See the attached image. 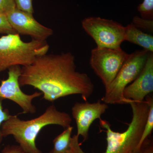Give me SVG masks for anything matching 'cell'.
Instances as JSON below:
<instances>
[{"mask_svg": "<svg viewBox=\"0 0 153 153\" xmlns=\"http://www.w3.org/2000/svg\"><path fill=\"white\" fill-rule=\"evenodd\" d=\"M19 83L38 89L43 99L52 102L75 94L86 101L94 89L89 76L76 71L75 57L70 52L38 56L32 64L22 66Z\"/></svg>", "mask_w": 153, "mask_h": 153, "instance_id": "obj_1", "label": "cell"}, {"mask_svg": "<svg viewBox=\"0 0 153 153\" xmlns=\"http://www.w3.org/2000/svg\"><path fill=\"white\" fill-rule=\"evenodd\" d=\"M72 119L69 114L58 111L54 104L48 107L38 117L24 120L17 115H12L3 123L1 130L3 137L12 135L26 153H43L36 146V140L41 131L52 125L64 128L71 126Z\"/></svg>", "mask_w": 153, "mask_h": 153, "instance_id": "obj_2", "label": "cell"}, {"mask_svg": "<svg viewBox=\"0 0 153 153\" xmlns=\"http://www.w3.org/2000/svg\"><path fill=\"white\" fill-rule=\"evenodd\" d=\"M129 104L131 108L132 118L123 132L113 131L108 121L99 119L100 127L105 129L106 134V149L103 153H137L149 106L146 100L141 102L131 101ZM79 137L76 134L71 137L70 149L67 153H85L80 147Z\"/></svg>", "mask_w": 153, "mask_h": 153, "instance_id": "obj_3", "label": "cell"}, {"mask_svg": "<svg viewBox=\"0 0 153 153\" xmlns=\"http://www.w3.org/2000/svg\"><path fill=\"white\" fill-rule=\"evenodd\" d=\"M49 49L46 41H22L19 34L0 38V74L12 66H29L38 56L47 54Z\"/></svg>", "mask_w": 153, "mask_h": 153, "instance_id": "obj_4", "label": "cell"}, {"mask_svg": "<svg viewBox=\"0 0 153 153\" xmlns=\"http://www.w3.org/2000/svg\"><path fill=\"white\" fill-rule=\"evenodd\" d=\"M143 49L131 54L124 63L116 76L107 88L101 101L107 104H126L123 96L125 88L139 75L144 66L149 53Z\"/></svg>", "mask_w": 153, "mask_h": 153, "instance_id": "obj_5", "label": "cell"}, {"mask_svg": "<svg viewBox=\"0 0 153 153\" xmlns=\"http://www.w3.org/2000/svg\"><path fill=\"white\" fill-rule=\"evenodd\" d=\"M82 29L95 41L97 47L120 49L124 41L126 27L120 23L100 17H86Z\"/></svg>", "mask_w": 153, "mask_h": 153, "instance_id": "obj_6", "label": "cell"}, {"mask_svg": "<svg viewBox=\"0 0 153 153\" xmlns=\"http://www.w3.org/2000/svg\"><path fill=\"white\" fill-rule=\"evenodd\" d=\"M130 54L120 49L97 47L91 52L89 64L106 88L114 79Z\"/></svg>", "mask_w": 153, "mask_h": 153, "instance_id": "obj_7", "label": "cell"}, {"mask_svg": "<svg viewBox=\"0 0 153 153\" xmlns=\"http://www.w3.org/2000/svg\"><path fill=\"white\" fill-rule=\"evenodd\" d=\"M21 68L20 66L9 68L7 78L2 80L0 85V97L16 103L22 109V113L33 114L36 112V107L33 103V100L40 97L42 93L36 91L28 94L22 91L19 83Z\"/></svg>", "mask_w": 153, "mask_h": 153, "instance_id": "obj_8", "label": "cell"}, {"mask_svg": "<svg viewBox=\"0 0 153 153\" xmlns=\"http://www.w3.org/2000/svg\"><path fill=\"white\" fill-rule=\"evenodd\" d=\"M11 27L19 35L30 36L33 40L46 41L53 34V30L37 22L33 14L17 8L6 14Z\"/></svg>", "mask_w": 153, "mask_h": 153, "instance_id": "obj_9", "label": "cell"}, {"mask_svg": "<svg viewBox=\"0 0 153 153\" xmlns=\"http://www.w3.org/2000/svg\"><path fill=\"white\" fill-rule=\"evenodd\" d=\"M108 104L100 100L90 103L88 102H76L71 108L72 117L76 122L77 135L81 136L83 142L87 140L91 124L97 119H101L102 115L108 109Z\"/></svg>", "mask_w": 153, "mask_h": 153, "instance_id": "obj_10", "label": "cell"}, {"mask_svg": "<svg viewBox=\"0 0 153 153\" xmlns=\"http://www.w3.org/2000/svg\"><path fill=\"white\" fill-rule=\"evenodd\" d=\"M153 92V52H149L142 70L137 77L125 88L123 94L129 103L131 101L141 102Z\"/></svg>", "mask_w": 153, "mask_h": 153, "instance_id": "obj_11", "label": "cell"}, {"mask_svg": "<svg viewBox=\"0 0 153 153\" xmlns=\"http://www.w3.org/2000/svg\"><path fill=\"white\" fill-rule=\"evenodd\" d=\"M124 41L138 45L144 49L153 52V36L138 29L131 23L126 26Z\"/></svg>", "mask_w": 153, "mask_h": 153, "instance_id": "obj_12", "label": "cell"}, {"mask_svg": "<svg viewBox=\"0 0 153 153\" xmlns=\"http://www.w3.org/2000/svg\"><path fill=\"white\" fill-rule=\"evenodd\" d=\"M73 127L71 126L65 128L60 134L55 137L53 141L54 153H67L70 149L71 135Z\"/></svg>", "mask_w": 153, "mask_h": 153, "instance_id": "obj_13", "label": "cell"}, {"mask_svg": "<svg viewBox=\"0 0 153 153\" xmlns=\"http://www.w3.org/2000/svg\"><path fill=\"white\" fill-rule=\"evenodd\" d=\"M145 100H147L149 104V113L146 120L144 128L143 130L141 137L137 148V153L139 152L141 149L143 145L149 139L153 129V98L152 96L148 95Z\"/></svg>", "mask_w": 153, "mask_h": 153, "instance_id": "obj_14", "label": "cell"}, {"mask_svg": "<svg viewBox=\"0 0 153 153\" xmlns=\"http://www.w3.org/2000/svg\"><path fill=\"white\" fill-rule=\"evenodd\" d=\"M132 23L137 28L145 33L149 34L153 33V20L143 19L141 17L135 16Z\"/></svg>", "mask_w": 153, "mask_h": 153, "instance_id": "obj_15", "label": "cell"}, {"mask_svg": "<svg viewBox=\"0 0 153 153\" xmlns=\"http://www.w3.org/2000/svg\"><path fill=\"white\" fill-rule=\"evenodd\" d=\"M137 10L141 18L153 20V0H143L138 6Z\"/></svg>", "mask_w": 153, "mask_h": 153, "instance_id": "obj_16", "label": "cell"}, {"mask_svg": "<svg viewBox=\"0 0 153 153\" xmlns=\"http://www.w3.org/2000/svg\"><path fill=\"white\" fill-rule=\"evenodd\" d=\"M0 34H17L11 27L6 15L4 14H0Z\"/></svg>", "mask_w": 153, "mask_h": 153, "instance_id": "obj_17", "label": "cell"}, {"mask_svg": "<svg viewBox=\"0 0 153 153\" xmlns=\"http://www.w3.org/2000/svg\"><path fill=\"white\" fill-rule=\"evenodd\" d=\"M15 2L17 8L33 15V0H15Z\"/></svg>", "mask_w": 153, "mask_h": 153, "instance_id": "obj_18", "label": "cell"}, {"mask_svg": "<svg viewBox=\"0 0 153 153\" xmlns=\"http://www.w3.org/2000/svg\"><path fill=\"white\" fill-rule=\"evenodd\" d=\"M4 100V99L0 97V149H1V144L2 142L3 138H4L1 132V126L3 123L7 120L11 116L9 110L7 108L4 109L3 108L2 104Z\"/></svg>", "mask_w": 153, "mask_h": 153, "instance_id": "obj_19", "label": "cell"}, {"mask_svg": "<svg viewBox=\"0 0 153 153\" xmlns=\"http://www.w3.org/2000/svg\"><path fill=\"white\" fill-rule=\"evenodd\" d=\"M16 8L15 0H0V14L6 15Z\"/></svg>", "mask_w": 153, "mask_h": 153, "instance_id": "obj_20", "label": "cell"}, {"mask_svg": "<svg viewBox=\"0 0 153 153\" xmlns=\"http://www.w3.org/2000/svg\"><path fill=\"white\" fill-rule=\"evenodd\" d=\"M2 153H26L19 146H6L2 151Z\"/></svg>", "mask_w": 153, "mask_h": 153, "instance_id": "obj_21", "label": "cell"}, {"mask_svg": "<svg viewBox=\"0 0 153 153\" xmlns=\"http://www.w3.org/2000/svg\"><path fill=\"white\" fill-rule=\"evenodd\" d=\"M138 153H153V143L148 140L143 145L141 149Z\"/></svg>", "mask_w": 153, "mask_h": 153, "instance_id": "obj_22", "label": "cell"}, {"mask_svg": "<svg viewBox=\"0 0 153 153\" xmlns=\"http://www.w3.org/2000/svg\"><path fill=\"white\" fill-rule=\"evenodd\" d=\"M48 153H54L53 152V151H52H52H50V152H49Z\"/></svg>", "mask_w": 153, "mask_h": 153, "instance_id": "obj_23", "label": "cell"}]
</instances>
